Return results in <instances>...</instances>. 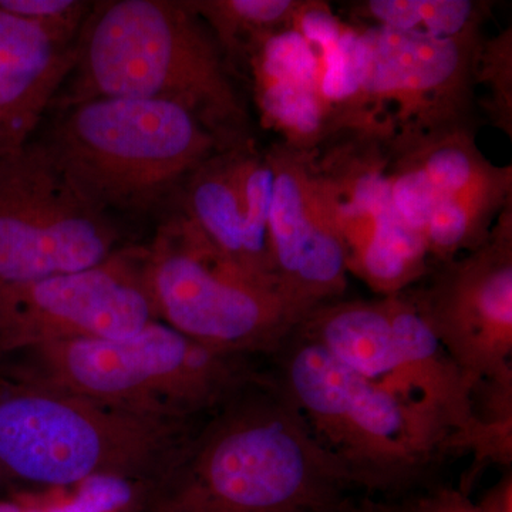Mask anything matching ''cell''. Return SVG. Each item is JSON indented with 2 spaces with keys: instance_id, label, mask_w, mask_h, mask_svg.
Listing matches in <instances>:
<instances>
[{
  "instance_id": "6da1fadb",
  "label": "cell",
  "mask_w": 512,
  "mask_h": 512,
  "mask_svg": "<svg viewBox=\"0 0 512 512\" xmlns=\"http://www.w3.org/2000/svg\"><path fill=\"white\" fill-rule=\"evenodd\" d=\"M355 481L272 373L198 421L137 512H333Z\"/></svg>"
},
{
  "instance_id": "7a4b0ae2",
  "label": "cell",
  "mask_w": 512,
  "mask_h": 512,
  "mask_svg": "<svg viewBox=\"0 0 512 512\" xmlns=\"http://www.w3.org/2000/svg\"><path fill=\"white\" fill-rule=\"evenodd\" d=\"M64 87L63 106L99 97L165 101L194 114L227 148L254 140L237 72L190 2L93 5Z\"/></svg>"
},
{
  "instance_id": "3957f363",
  "label": "cell",
  "mask_w": 512,
  "mask_h": 512,
  "mask_svg": "<svg viewBox=\"0 0 512 512\" xmlns=\"http://www.w3.org/2000/svg\"><path fill=\"white\" fill-rule=\"evenodd\" d=\"M198 421L127 412L0 369V473L39 490L119 478L143 491Z\"/></svg>"
},
{
  "instance_id": "277c9868",
  "label": "cell",
  "mask_w": 512,
  "mask_h": 512,
  "mask_svg": "<svg viewBox=\"0 0 512 512\" xmlns=\"http://www.w3.org/2000/svg\"><path fill=\"white\" fill-rule=\"evenodd\" d=\"M40 141L77 195L110 218L158 210L198 165L227 150L177 104L119 97L62 106Z\"/></svg>"
},
{
  "instance_id": "5b68a950",
  "label": "cell",
  "mask_w": 512,
  "mask_h": 512,
  "mask_svg": "<svg viewBox=\"0 0 512 512\" xmlns=\"http://www.w3.org/2000/svg\"><path fill=\"white\" fill-rule=\"evenodd\" d=\"M156 320L121 339L43 343L0 357V369L116 409L198 421L258 373Z\"/></svg>"
},
{
  "instance_id": "8992f818",
  "label": "cell",
  "mask_w": 512,
  "mask_h": 512,
  "mask_svg": "<svg viewBox=\"0 0 512 512\" xmlns=\"http://www.w3.org/2000/svg\"><path fill=\"white\" fill-rule=\"evenodd\" d=\"M272 357V376L356 488L403 490L450 451L446 433L429 416L318 343L293 332Z\"/></svg>"
},
{
  "instance_id": "52a82bcc",
  "label": "cell",
  "mask_w": 512,
  "mask_h": 512,
  "mask_svg": "<svg viewBox=\"0 0 512 512\" xmlns=\"http://www.w3.org/2000/svg\"><path fill=\"white\" fill-rule=\"evenodd\" d=\"M158 320L227 355L272 356L306 313L222 258L174 211L147 247Z\"/></svg>"
},
{
  "instance_id": "ba28073f",
  "label": "cell",
  "mask_w": 512,
  "mask_h": 512,
  "mask_svg": "<svg viewBox=\"0 0 512 512\" xmlns=\"http://www.w3.org/2000/svg\"><path fill=\"white\" fill-rule=\"evenodd\" d=\"M124 247L114 218L77 195L42 141L0 158V286L90 268Z\"/></svg>"
},
{
  "instance_id": "9c48e42d",
  "label": "cell",
  "mask_w": 512,
  "mask_h": 512,
  "mask_svg": "<svg viewBox=\"0 0 512 512\" xmlns=\"http://www.w3.org/2000/svg\"><path fill=\"white\" fill-rule=\"evenodd\" d=\"M353 26L363 104L380 130L392 140L474 130L483 33L433 39Z\"/></svg>"
},
{
  "instance_id": "30bf717a",
  "label": "cell",
  "mask_w": 512,
  "mask_h": 512,
  "mask_svg": "<svg viewBox=\"0 0 512 512\" xmlns=\"http://www.w3.org/2000/svg\"><path fill=\"white\" fill-rule=\"evenodd\" d=\"M158 320L147 278V247L28 284L0 286V357L82 339H121Z\"/></svg>"
},
{
  "instance_id": "8fae6325",
  "label": "cell",
  "mask_w": 512,
  "mask_h": 512,
  "mask_svg": "<svg viewBox=\"0 0 512 512\" xmlns=\"http://www.w3.org/2000/svg\"><path fill=\"white\" fill-rule=\"evenodd\" d=\"M409 295L473 392L512 382V204L480 248L439 264Z\"/></svg>"
},
{
  "instance_id": "7c38bea8",
  "label": "cell",
  "mask_w": 512,
  "mask_h": 512,
  "mask_svg": "<svg viewBox=\"0 0 512 512\" xmlns=\"http://www.w3.org/2000/svg\"><path fill=\"white\" fill-rule=\"evenodd\" d=\"M265 153L274 178L269 234L276 281L285 298L308 315L322 303L338 301L348 288L335 200L313 151L281 141Z\"/></svg>"
},
{
  "instance_id": "4fadbf2b",
  "label": "cell",
  "mask_w": 512,
  "mask_h": 512,
  "mask_svg": "<svg viewBox=\"0 0 512 512\" xmlns=\"http://www.w3.org/2000/svg\"><path fill=\"white\" fill-rule=\"evenodd\" d=\"M79 35L0 9V158L35 140L72 73Z\"/></svg>"
},
{
  "instance_id": "5bb4252c",
  "label": "cell",
  "mask_w": 512,
  "mask_h": 512,
  "mask_svg": "<svg viewBox=\"0 0 512 512\" xmlns=\"http://www.w3.org/2000/svg\"><path fill=\"white\" fill-rule=\"evenodd\" d=\"M242 69L251 73L264 123L281 134L282 143L313 151L325 141L329 119L319 96L315 55L295 29L266 40Z\"/></svg>"
},
{
  "instance_id": "9a60e30c",
  "label": "cell",
  "mask_w": 512,
  "mask_h": 512,
  "mask_svg": "<svg viewBox=\"0 0 512 512\" xmlns=\"http://www.w3.org/2000/svg\"><path fill=\"white\" fill-rule=\"evenodd\" d=\"M493 165L478 148L474 130L393 138L386 178L394 210L423 238L434 207L483 177Z\"/></svg>"
},
{
  "instance_id": "2e32d148",
  "label": "cell",
  "mask_w": 512,
  "mask_h": 512,
  "mask_svg": "<svg viewBox=\"0 0 512 512\" xmlns=\"http://www.w3.org/2000/svg\"><path fill=\"white\" fill-rule=\"evenodd\" d=\"M336 218L349 274L384 296L409 291L429 274V252L419 234L394 208L339 211Z\"/></svg>"
},
{
  "instance_id": "e0dca14e",
  "label": "cell",
  "mask_w": 512,
  "mask_h": 512,
  "mask_svg": "<svg viewBox=\"0 0 512 512\" xmlns=\"http://www.w3.org/2000/svg\"><path fill=\"white\" fill-rule=\"evenodd\" d=\"M245 144L218 151L198 165L178 191L175 211L222 258L255 278L249 272L245 247L247 205L241 175Z\"/></svg>"
},
{
  "instance_id": "ac0fdd59",
  "label": "cell",
  "mask_w": 512,
  "mask_h": 512,
  "mask_svg": "<svg viewBox=\"0 0 512 512\" xmlns=\"http://www.w3.org/2000/svg\"><path fill=\"white\" fill-rule=\"evenodd\" d=\"M512 204V167L493 165L473 184L434 207L423 232L429 258L437 264L476 251L487 241L498 215Z\"/></svg>"
},
{
  "instance_id": "d6986e66",
  "label": "cell",
  "mask_w": 512,
  "mask_h": 512,
  "mask_svg": "<svg viewBox=\"0 0 512 512\" xmlns=\"http://www.w3.org/2000/svg\"><path fill=\"white\" fill-rule=\"evenodd\" d=\"M493 6L487 0H362L349 3V23L453 39L483 33Z\"/></svg>"
},
{
  "instance_id": "ffe728a7",
  "label": "cell",
  "mask_w": 512,
  "mask_h": 512,
  "mask_svg": "<svg viewBox=\"0 0 512 512\" xmlns=\"http://www.w3.org/2000/svg\"><path fill=\"white\" fill-rule=\"evenodd\" d=\"M302 0H197L192 9L210 26L238 72L266 40L293 29Z\"/></svg>"
},
{
  "instance_id": "44dd1931",
  "label": "cell",
  "mask_w": 512,
  "mask_h": 512,
  "mask_svg": "<svg viewBox=\"0 0 512 512\" xmlns=\"http://www.w3.org/2000/svg\"><path fill=\"white\" fill-rule=\"evenodd\" d=\"M484 84L487 97L481 106L491 126L512 138V29L483 39L478 49L476 87Z\"/></svg>"
},
{
  "instance_id": "7402d4cb",
  "label": "cell",
  "mask_w": 512,
  "mask_h": 512,
  "mask_svg": "<svg viewBox=\"0 0 512 512\" xmlns=\"http://www.w3.org/2000/svg\"><path fill=\"white\" fill-rule=\"evenodd\" d=\"M0 9L19 18L80 32L93 3L80 0H0Z\"/></svg>"
},
{
  "instance_id": "603a6c76",
  "label": "cell",
  "mask_w": 512,
  "mask_h": 512,
  "mask_svg": "<svg viewBox=\"0 0 512 512\" xmlns=\"http://www.w3.org/2000/svg\"><path fill=\"white\" fill-rule=\"evenodd\" d=\"M470 503L466 495L458 491L443 490L406 507L403 505V512H467Z\"/></svg>"
},
{
  "instance_id": "cb8c5ba5",
  "label": "cell",
  "mask_w": 512,
  "mask_h": 512,
  "mask_svg": "<svg viewBox=\"0 0 512 512\" xmlns=\"http://www.w3.org/2000/svg\"><path fill=\"white\" fill-rule=\"evenodd\" d=\"M467 512H512V484L508 477L481 504L470 503Z\"/></svg>"
},
{
  "instance_id": "d4e9b609",
  "label": "cell",
  "mask_w": 512,
  "mask_h": 512,
  "mask_svg": "<svg viewBox=\"0 0 512 512\" xmlns=\"http://www.w3.org/2000/svg\"><path fill=\"white\" fill-rule=\"evenodd\" d=\"M333 512H403V505L370 500V498H363V500L349 498L345 504L340 505L338 510Z\"/></svg>"
},
{
  "instance_id": "484cf974",
  "label": "cell",
  "mask_w": 512,
  "mask_h": 512,
  "mask_svg": "<svg viewBox=\"0 0 512 512\" xmlns=\"http://www.w3.org/2000/svg\"><path fill=\"white\" fill-rule=\"evenodd\" d=\"M19 498L23 505L22 512H45V510H43L42 500L28 497V495H20Z\"/></svg>"
},
{
  "instance_id": "4316f807",
  "label": "cell",
  "mask_w": 512,
  "mask_h": 512,
  "mask_svg": "<svg viewBox=\"0 0 512 512\" xmlns=\"http://www.w3.org/2000/svg\"><path fill=\"white\" fill-rule=\"evenodd\" d=\"M23 505L20 498H10V500H0V512H22Z\"/></svg>"
},
{
  "instance_id": "83f0119b",
  "label": "cell",
  "mask_w": 512,
  "mask_h": 512,
  "mask_svg": "<svg viewBox=\"0 0 512 512\" xmlns=\"http://www.w3.org/2000/svg\"><path fill=\"white\" fill-rule=\"evenodd\" d=\"M3 480H5V478H3L2 473H0V483H2Z\"/></svg>"
}]
</instances>
